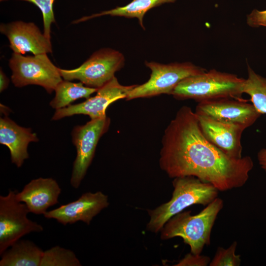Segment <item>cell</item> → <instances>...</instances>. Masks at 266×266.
<instances>
[{
    "instance_id": "24",
    "label": "cell",
    "mask_w": 266,
    "mask_h": 266,
    "mask_svg": "<svg viewBox=\"0 0 266 266\" xmlns=\"http://www.w3.org/2000/svg\"><path fill=\"white\" fill-rule=\"evenodd\" d=\"M210 258L207 256L188 253L180 260L175 266H206L209 264Z\"/></svg>"
},
{
    "instance_id": "25",
    "label": "cell",
    "mask_w": 266,
    "mask_h": 266,
    "mask_svg": "<svg viewBox=\"0 0 266 266\" xmlns=\"http://www.w3.org/2000/svg\"><path fill=\"white\" fill-rule=\"evenodd\" d=\"M247 23L252 27H266V10L254 9L247 16Z\"/></svg>"
},
{
    "instance_id": "16",
    "label": "cell",
    "mask_w": 266,
    "mask_h": 266,
    "mask_svg": "<svg viewBox=\"0 0 266 266\" xmlns=\"http://www.w3.org/2000/svg\"><path fill=\"white\" fill-rule=\"evenodd\" d=\"M38 140L31 128L19 126L7 116L0 118V143L8 148L11 162L17 167L22 166L24 161L29 158V144Z\"/></svg>"
},
{
    "instance_id": "3",
    "label": "cell",
    "mask_w": 266,
    "mask_h": 266,
    "mask_svg": "<svg viewBox=\"0 0 266 266\" xmlns=\"http://www.w3.org/2000/svg\"><path fill=\"white\" fill-rule=\"evenodd\" d=\"M223 206V200L217 197L196 215L182 211L174 215L161 229V239L180 237L189 245L191 253L200 254L204 247L210 243L213 226Z\"/></svg>"
},
{
    "instance_id": "10",
    "label": "cell",
    "mask_w": 266,
    "mask_h": 266,
    "mask_svg": "<svg viewBox=\"0 0 266 266\" xmlns=\"http://www.w3.org/2000/svg\"><path fill=\"white\" fill-rule=\"evenodd\" d=\"M195 112L244 130L252 126L262 115L246 100L231 98L200 102Z\"/></svg>"
},
{
    "instance_id": "7",
    "label": "cell",
    "mask_w": 266,
    "mask_h": 266,
    "mask_svg": "<svg viewBox=\"0 0 266 266\" xmlns=\"http://www.w3.org/2000/svg\"><path fill=\"white\" fill-rule=\"evenodd\" d=\"M124 63L125 57L121 53L104 48L94 53L78 67L59 68V71L65 80H78L86 86L99 89L115 77V73L123 67Z\"/></svg>"
},
{
    "instance_id": "4",
    "label": "cell",
    "mask_w": 266,
    "mask_h": 266,
    "mask_svg": "<svg viewBox=\"0 0 266 266\" xmlns=\"http://www.w3.org/2000/svg\"><path fill=\"white\" fill-rule=\"evenodd\" d=\"M244 81L235 74L211 69L184 79L171 95L177 100L198 102L225 98L242 100Z\"/></svg>"
},
{
    "instance_id": "21",
    "label": "cell",
    "mask_w": 266,
    "mask_h": 266,
    "mask_svg": "<svg viewBox=\"0 0 266 266\" xmlns=\"http://www.w3.org/2000/svg\"><path fill=\"white\" fill-rule=\"evenodd\" d=\"M80 261L71 250L59 246L43 252L40 266H81Z\"/></svg>"
},
{
    "instance_id": "27",
    "label": "cell",
    "mask_w": 266,
    "mask_h": 266,
    "mask_svg": "<svg viewBox=\"0 0 266 266\" xmlns=\"http://www.w3.org/2000/svg\"><path fill=\"white\" fill-rule=\"evenodd\" d=\"M9 83V80L3 71L0 69V92H2L5 90Z\"/></svg>"
},
{
    "instance_id": "13",
    "label": "cell",
    "mask_w": 266,
    "mask_h": 266,
    "mask_svg": "<svg viewBox=\"0 0 266 266\" xmlns=\"http://www.w3.org/2000/svg\"><path fill=\"white\" fill-rule=\"evenodd\" d=\"M0 31L8 38L13 53L23 54L31 52L37 55L52 52L50 39L33 23L15 21L1 24Z\"/></svg>"
},
{
    "instance_id": "9",
    "label": "cell",
    "mask_w": 266,
    "mask_h": 266,
    "mask_svg": "<svg viewBox=\"0 0 266 266\" xmlns=\"http://www.w3.org/2000/svg\"><path fill=\"white\" fill-rule=\"evenodd\" d=\"M110 118L107 116L91 119L83 125L75 126L71 132L72 142L76 156L73 164L70 185L78 189L94 158L98 143L109 129Z\"/></svg>"
},
{
    "instance_id": "1",
    "label": "cell",
    "mask_w": 266,
    "mask_h": 266,
    "mask_svg": "<svg viewBox=\"0 0 266 266\" xmlns=\"http://www.w3.org/2000/svg\"><path fill=\"white\" fill-rule=\"evenodd\" d=\"M159 166L169 177L195 176L218 191L242 187L254 163L248 156L233 159L203 135L191 107H180L166 128L162 140Z\"/></svg>"
},
{
    "instance_id": "6",
    "label": "cell",
    "mask_w": 266,
    "mask_h": 266,
    "mask_svg": "<svg viewBox=\"0 0 266 266\" xmlns=\"http://www.w3.org/2000/svg\"><path fill=\"white\" fill-rule=\"evenodd\" d=\"M9 66L12 72V82L17 87L36 85L51 94L63 81L59 68L52 63L47 54L24 56L13 53Z\"/></svg>"
},
{
    "instance_id": "8",
    "label": "cell",
    "mask_w": 266,
    "mask_h": 266,
    "mask_svg": "<svg viewBox=\"0 0 266 266\" xmlns=\"http://www.w3.org/2000/svg\"><path fill=\"white\" fill-rule=\"evenodd\" d=\"M16 191L9 190L6 196H0V255L23 236L39 233L43 227L27 217V205L18 201Z\"/></svg>"
},
{
    "instance_id": "2",
    "label": "cell",
    "mask_w": 266,
    "mask_h": 266,
    "mask_svg": "<svg viewBox=\"0 0 266 266\" xmlns=\"http://www.w3.org/2000/svg\"><path fill=\"white\" fill-rule=\"evenodd\" d=\"M171 199L154 209H147L150 220L146 230L158 233L174 215L195 204L206 206L218 195V190L210 183L193 176L173 178Z\"/></svg>"
},
{
    "instance_id": "5",
    "label": "cell",
    "mask_w": 266,
    "mask_h": 266,
    "mask_svg": "<svg viewBox=\"0 0 266 266\" xmlns=\"http://www.w3.org/2000/svg\"><path fill=\"white\" fill-rule=\"evenodd\" d=\"M145 65L151 71L150 78L142 84L136 85L129 93L126 100L161 94L171 95L175 87L184 79L206 71L190 62L162 64L145 61Z\"/></svg>"
},
{
    "instance_id": "11",
    "label": "cell",
    "mask_w": 266,
    "mask_h": 266,
    "mask_svg": "<svg viewBox=\"0 0 266 266\" xmlns=\"http://www.w3.org/2000/svg\"><path fill=\"white\" fill-rule=\"evenodd\" d=\"M136 85H121L115 76L99 88L95 96L81 103L56 110L52 119L58 120L78 114L88 115L91 119L104 117L106 116V110L108 106L118 100L126 99Z\"/></svg>"
},
{
    "instance_id": "14",
    "label": "cell",
    "mask_w": 266,
    "mask_h": 266,
    "mask_svg": "<svg viewBox=\"0 0 266 266\" xmlns=\"http://www.w3.org/2000/svg\"><path fill=\"white\" fill-rule=\"evenodd\" d=\"M196 115L202 134L211 143L231 158L242 157L241 138L244 130L208 117Z\"/></svg>"
},
{
    "instance_id": "18",
    "label": "cell",
    "mask_w": 266,
    "mask_h": 266,
    "mask_svg": "<svg viewBox=\"0 0 266 266\" xmlns=\"http://www.w3.org/2000/svg\"><path fill=\"white\" fill-rule=\"evenodd\" d=\"M176 0H133L123 6H118L114 9L102 11L79 19L73 22L78 23L90 19L103 15L121 16L128 18H137L139 25L145 30L143 18L145 14L151 9L166 3L174 2Z\"/></svg>"
},
{
    "instance_id": "22",
    "label": "cell",
    "mask_w": 266,
    "mask_h": 266,
    "mask_svg": "<svg viewBox=\"0 0 266 266\" xmlns=\"http://www.w3.org/2000/svg\"><path fill=\"white\" fill-rule=\"evenodd\" d=\"M237 243L233 241L227 248L219 247L209 265L210 266H239L241 264L240 256L235 254Z\"/></svg>"
},
{
    "instance_id": "19",
    "label": "cell",
    "mask_w": 266,
    "mask_h": 266,
    "mask_svg": "<svg viewBox=\"0 0 266 266\" xmlns=\"http://www.w3.org/2000/svg\"><path fill=\"white\" fill-rule=\"evenodd\" d=\"M98 89L89 87L81 83H74L69 80L61 81L56 87L55 96L49 105L57 110L67 107L74 101L81 98L88 99L97 92Z\"/></svg>"
},
{
    "instance_id": "20",
    "label": "cell",
    "mask_w": 266,
    "mask_h": 266,
    "mask_svg": "<svg viewBox=\"0 0 266 266\" xmlns=\"http://www.w3.org/2000/svg\"><path fill=\"white\" fill-rule=\"evenodd\" d=\"M247 71L243 93L250 96L252 104L260 113L266 114V78L256 73L249 66Z\"/></svg>"
},
{
    "instance_id": "17",
    "label": "cell",
    "mask_w": 266,
    "mask_h": 266,
    "mask_svg": "<svg viewBox=\"0 0 266 266\" xmlns=\"http://www.w3.org/2000/svg\"><path fill=\"white\" fill-rule=\"evenodd\" d=\"M1 255L0 266H40L44 251L33 241L19 240Z\"/></svg>"
},
{
    "instance_id": "12",
    "label": "cell",
    "mask_w": 266,
    "mask_h": 266,
    "mask_svg": "<svg viewBox=\"0 0 266 266\" xmlns=\"http://www.w3.org/2000/svg\"><path fill=\"white\" fill-rule=\"evenodd\" d=\"M109 205L108 196L101 191L87 192L75 201L46 211L44 216L55 219L64 226L78 221L89 225L94 217Z\"/></svg>"
},
{
    "instance_id": "23",
    "label": "cell",
    "mask_w": 266,
    "mask_h": 266,
    "mask_svg": "<svg viewBox=\"0 0 266 266\" xmlns=\"http://www.w3.org/2000/svg\"><path fill=\"white\" fill-rule=\"evenodd\" d=\"M4 0H0V1ZM31 2L39 8L42 14L44 35L50 39L51 26L55 22L53 11L55 0H21Z\"/></svg>"
},
{
    "instance_id": "15",
    "label": "cell",
    "mask_w": 266,
    "mask_h": 266,
    "mask_svg": "<svg viewBox=\"0 0 266 266\" xmlns=\"http://www.w3.org/2000/svg\"><path fill=\"white\" fill-rule=\"evenodd\" d=\"M61 193L55 179L39 177L32 180L20 192H16V198L27 205L30 212L44 215L49 207L59 203Z\"/></svg>"
},
{
    "instance_id": "26",
    "label": "cell",
    "mask_w": 266,
    "mask_h": 266,
    "mask_svg": "<svg viewBox=\"0 0 266 266\" xmlns=\"http://www.w3.org/2000/svg\"><path fill=\"white\" fill-rule=\"evenodd\" d=\"M258 163L266 173V148H262L257 154Z\"/></svg>"
}]
</instances>
